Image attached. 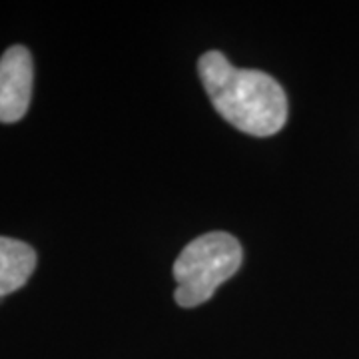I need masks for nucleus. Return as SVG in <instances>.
<instances>
[{"mask_svg": "<svg viewBox=\"0 0 359 359\" xmlns=\"http://www.w3.org/2000/svg\"><path fill=\"white\" fill-rule=\"evenodd\" d=\"M32 56L25 46H11L0 56V122L22 120L32 98Z\"/></svg>", "mask_w": 359, "mask_h": 359, "instance_id": "7ed1b4c3", "label": "nucleus"}, {"mask_svg": "<svg viewBox=\"0 0 359 359\" xmlns=\"http://www.w3.org/2000/svg\"><path fill=\"white\" fill-rule=\"evenodd\" d=\"M242 245L226 231H210L182 250L174 264L178 283L174 299L182 308H196L216 294L242 266Z\"/></svg>", "mask_w": 359, "mask_h": 359, "instance_id": "f03ea898", "label": "nucleus"}, {"mask_svg": "<svg viewBox=\"0 0 359 359\" xmlns=\"http://www.w3.org/2000/svg\"><path fill=\"white\" fill-rule=\"evenodd\" d=\"M198 72L214 108L231 126L266 138L283 128L287 98L278 80L262 70L236 68L222 52H205Z\"/></svg>", "mask_w": 359, "mask_h": 359, "instance_id": "f257e3e1", "label": "nucleus"}, {"mask_svg": "<svg viewBox=\"0 0 359 359\" xmlns=\"http://www.w3.org/2000/svg\"><path fill=\"white\" fill-rule=\"evenodd\" d=\"M36 269V252L25 242L0 236V299L20 290Z\"/></svg>", "mask_w": 359, "mask_h": 359, "instance_id": "20e7f679", "label": "nucleus"}]
</instances>
